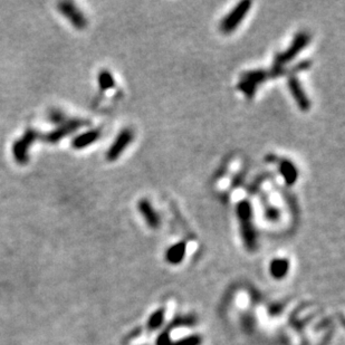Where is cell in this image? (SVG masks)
Listing matches in <instances>:
<instances>
[{
    "label": "cell",
    "instance_id": "8992f818",
    "mask_svg": "<svg viewBox=\"0 0 345 345\" xmlns=\"http://www.w3.org/2000/svg\"><path fill=\"white\" fill-rule=\"evenodd\" d=\"M88 121L83 120V119H69L66 120L64 123H61L54 131L49 132L45 135V140L47 142H49L51 144L57 143L58 141L63 140L65 136L69 135L73 132L77 131L81 127L87 125Z\"/></svg>",
    "mask_w": 345,
    "mask_h": 345
},
{
    "label": "cell",
    "instance_id": "9a60e30c",
    "mask_svg": "<svg viewBox=\"0 0 345 345\" xmlns=\"http://www.w3.org/2000/svg\"><path fill=\"white\" fill-rule=\"evenodd\" d=\"M98 86H100L101 91L105 92L107 89L113 88L115 86V82H114V77H113V75L110 73V70L107 69H103L98 74Z\"/></svg>",
    "mask_w": 345,
    "mask_h": 345
},
{
    "label": "cell",
    "instance_id": "277c9868",
    "mask_svg": "<svg viewBox=\"0 0 345 345\" xmlns=\"http://www.w3.org/2000/svg\"><path fill=\"white\" fill-rule=\"evenodd\" d=\"M269 75L272 74L268 70H249V72H246L240 76L237 88L240 92H243L246 96L252 98L256 94L259 85L266 81Z\"/></svg>",
    "mask_w": 345,
    "mask_h": 345
},
{
    "label": "cell",
    "instance_id": "8fae6325",
    "mask_svg": "<svg viewBox=\"0 0 345 345\" xmlns=\"http://www.w3.org/2000/svg\"><path fill=\"white\" fill-rule=\"evenodd\" d=\"M102 131L101 129H92L85 132V133L79 134L72 141V146L76 150H82L92 145L94 142L101 138Z\"/></svg>",
    "mask_w": 345,
    "mask_h": 345
},
{
    "label": "cell",
    "instance_id": "d6986e66",
    "mask_svg": "<svg viewBox=\"0 0 345 345\" xmlns=\"http://www.w3.org/2000/svg\"><path fill=\"white\" fill-rule=\"evenodd\" d=\"M48 121L53 123V124H61L66 121V115L64 114L63 111L58 110V108H53L48 113Z\"/></svg>",
    "mask_w": 345,
    "mask_h": 345
},
{
    "label": "cell",
    "instance_id": "52a82bcc",
    "mask_svg": "<svg viewBox=\"0 0 345 345\" xmlns=\"http://www.w3.org/2000/svg\"><path fill=\"white\" fill-rule=\"evenodd\" d=\"M134 139V133L133 131L130 129H123L120 131V133L117 134V136L114 140V142L111 144L110 148H108L106 152V159L110 162H114L119 159L123 152L126 150L127 146H129L132 141Z\"/></svg>",
    "mask_w": 345,
    "mask_h": 345
},
{
    "label": "cell",
    "instance_id": "6da1fadb",
    "mask_svg": "<svg viewBox=\"0 0 345 345\" xmlns=\"http://www.w3.org/2000/svg\"><path fill=\"white\" fill-rule=\"evenodd\" d=\"M236 214L240 224V233L246 249L254 252L257 248V231L253 224V207L249 200H242L236 206Z\"/></svg>",
    "mask_w": 345,
    "mask_h": 345
},
{
    "label": "cell",
    "instance_id": "9c48e42d",
    "mask_svg": "<svg viewBox=\"0 0 345 345\" xmlns=\"http://www.w3.org/2000/svg\"><path fill=\"white\" fill-rule=\"evenodd\" d=\"M288 88H290V92L293 95V98H294V101L296 102L297 106L301 111L303 112H307L311 110V101L309 96L306 95V93L304 91L303 86H302L301 82L299 81V78L294 75H291L290 77H288Z\"/></svg>",
    "mask_w": 345,
    "mask_h": 345
},
{
    "label": "cell",
    "instance_id": "5b68a950",
    "mask_svg": "<svg viewBox=\"0 0 345 345\" xmlns=\"http://www.w3.org/2000/svg\"><path fill=\"white\" fill-rule=\"evenodd\" d=\"M39 133L32 129H28L19 140L12 145V155L17 163L27 164L29 161V149L32 143L38 139Z\"/></svg>",
    "mask_w": 345,
    "mask_h": 345
},
{
    "label": "cell",
    "instance_id": "7a4b0ae2",
    "mask_svg": "<svg viewBox=\"0 0 345 345\" xmlns=\"http://www.w3.org/2000/svg\"><path fill=\"white\" fill-rule=\"evenodd\" d=\"M311 41V35L306 31H300L295 35L294 39H293L292 44L287 47V48L278 53L275 56L273 64V69L271 70L272 76H278V75L283 73L284 66L290 63L291 60L296 58V56L299 55L301 51H303L306 46L310 44Z\"/></svg>",
    "mask_w": 345,
    "mask_h": 345
},
{
    "label": "cell",
    "instance_id": "ba28073f",
    "mask_svg": "<svg viewBox=\"0 0 345 345\" xmlns=\"http://www.w3.org/2000/svg\"><path fill=\"white\" fill-rule=\"evenodd\" d=\"M58 10L67 18L70 23L78 30H83L87 26V20L83 12L73 2L61 1L57 4Z\"/></svg>",
    "mask_w": 345,
    "mask_h": 345
},
{
    "label": "cell",
    "instance_id": "30bf717a",
    "mask_svg": "<svg viewBox=\"0 0 345 345\" xmlns=\"http://www.w3.org/2000/svg\"><path fill=\"white\" fill-rule=\"evenodd\" d=\"M138 210L141 212V215H142L146 225H148L150 228H152V229L159 228L161 220H160V216L158 212L155 211L152 203L146 199L140 200L138 202Z\"/></svg>",
    "mask_w": 345,
    "mask_h": 345
},
{
    "label": "cell",
    "instance_id": "ac0fdd59",
    "mask_svg": "<svg viewBox=\"0 0 345 345\" xmlns=\"http://www.w3.org/2000/svg\"><path fill=\"white\" fill-rule=\"evenodd\" d=\"M202 338L200 335H189L187 338H183L178 340V341L173 342L171 341L169 345H201Z\"/></svg>",
    "mask_w": 345,
    "mask_h": 345
},
{
    "label": "cell",
    "instance_id": "7c38bea8",
    "mask_svg": "<svg viewBox=\"0 0 345 345\" xmlns=\"http://www.w3.org/2000/svg\"><path fill=\"white\" fill-rule=\"evenodd\" d=\"M280 172L282 177L284 178V181L287 186H293L299 178V171L295 164L287 159H283L280 161V165H278Z\"/></svg>",
    "mask_w": 345,
    "mask_h": 345
},
{
    "label": "cell",
    "instance_id": "4fadbf2b",
    "mask_svg": "<svg viewBox=\"0 0 345 345\" xmlns=\"http://www.w3.org/2000/svg\"><path fill=\"white\" fill-rule=\"evenodd\" d=\"M186 250L187 245L184 242L174 244L165 253V259H167L168 263L172 265L180 264L183 261L184 256H186Z\"/></svg>",
    "mask_w": 345,
    "mask_h": 345
},
{
    "label": "cell",
    "instance_id": "3957f363",
    "mask_svg": "<svg viewBox=\"0 0 345 345\" xmlns=\"http://www.w3.org/2000/svg\"><path fill=\"white\" fill-rule=\"evenodd\" d=\"M253 2L249 0H243L238 4H236L235 8L231 10L228 15H226L223 20H221L219 28L224 34H231V32L237 29L238 26L245 19V17L248 15V12L252 8Z\"/></svg>",
    "mask_w": 345,
    "mask_h": 345
},
{
    "label": "cell",
    "instance_id": "e0dca14e",
    "mask_svg": "<svg viewBox=\"0 0 345 345\" xmlns=\"http://www.w3.org/2000/svg\"><path fill=\"white\" fill-rule=\"evenodd\" d=\"M264 211H265V217L268 220L271 221H277L281 217V212L277 209L276 207H274L272 203H269L268 201H265L264 203Z\"/></svg>",
    "mask_w": 345,
    "mask_h": 345
},
{
    "label": "cell",
    "instance_id": "5bb4252c",
    "mask_svg": "<svg viewBox=\"0 0 345 345\" xmlns=\"http://www.w3.org/2000/svg\"><path fill=\"white\" fill-rule=\"evenodd\" d=\"M288 269H290V262L285 258H276L272 261L271 265H269V272H271V275L276 278V280H282L284 278L287 273Z\"/></svg>",
    "mask_w": 345,
    "mask_h": 345
},
{
    "label": "cell",
    "instance_id": "2e32d148",
    "mask_svg": "<svg viewBox=\"0 0 345 345\" xmlns=\"http://www.w3.org/2000/svg\"><path fill=\"white\" fill-rule=\"evenodd\" d=\"M163 321H164V311L158 310L150 316V319L148 321V326L151 330L159 329L160 326L162 325Z\"/></svg>",
    "mask_w": 345,
    "mask_h": 345
}]
</instances>
